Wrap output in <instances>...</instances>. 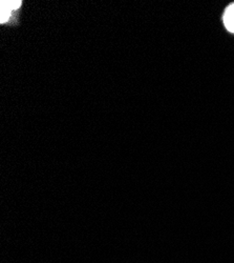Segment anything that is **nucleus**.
I'll use <instances>...</instances> for the list:
<instances>
[{"label": "nucleus", "mask_w": 234, "mask_h": 263, "mask_svg": "<svg viewBox=\"0 0 234 263\" xmlns=\"http://www.w3.org/2000/svg\"><path fill=\"white\" fill-rule=\"evenodd\" d=\"M21 1H1V23L10 19L13 11L20 7Z\"/></svg>", "instance_id": "obj_1"}, {"label": "nucleus", "mask_w": 234, "mask_h": 263, "mask_svg": "<svg viewBox=\"0 0 234 263\" xmlns=\"http://www.w3.org/2000/svg\"><path fill=\"white\" fill-rule=\"evenodd\" d=\"M224 25L229 32L234 33V3H231L224 13Z\"/></svg>", "instance_id": "obj_2"}]
</instances>
